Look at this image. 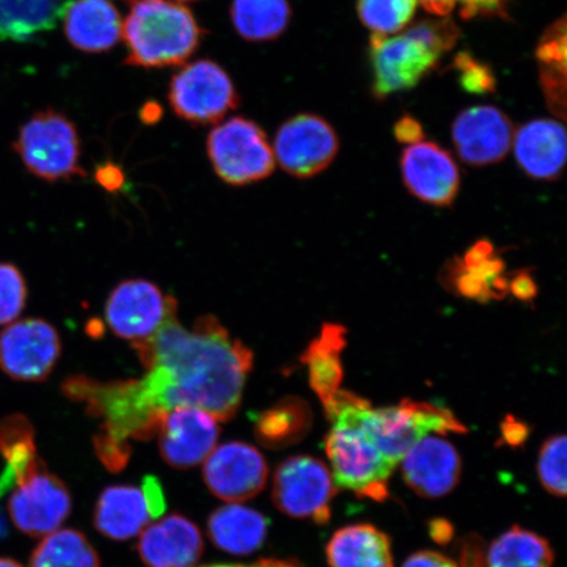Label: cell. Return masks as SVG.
Masks as SVG:
<instances>
[{
    "mask_svg": "<svg viewBox=\"0 0 567 567\" xmlns=\"http://www.w3.org/2000/svg\"><path fill=\"white\" fill-rule=\"evenodd\" d=\"M203 478L217 498L230 503L245 502L266 487L268 465L254 445L229 442L216 446L205 458Z\"/></svg>",
    "mask_w": 567,
    "mask_h": 567,
    "instance_id": "4fadbf2b",
    "label": "cell"
},
{
    "mask_svg": "<svg viewBox=\"0 0 567 567\" xmlns=\"http://www.w3.org/2000/svg\"><path fill=\"white\" fill-rule=\"evenodd\" d=\"M394 137L401 144L415 145L424 138L423 126L413 116H402L394 125Z\"/></svg>",
    "mask_w": 567,
    "mask_h": 567,
    "instance_id": "ab89813d",
    "label": "cell"
},
{
    "mask_svg": "<svg viewBox=\"0 0 567 567\" xmlns=\"http://www.w3.org/2000/svg\"><path fill=\"white\" fill-rule=\"evenodd\" d=\"M168 101L177 117L194 125H213L240 103L234 82L215 61L183 66L169 82Z\"/></svg>",
    "mask_w": 567,
    "mask_h": 567,
    "instance_id": "52a82bcc",
    "label": "cell"
},
{
    "mask_svg": "<svg viewBox=\"0 0 567 567\" xmlns=\"http://www.w3.org/2000/svg\"><path fill=\"white\" fill-rule=\"evenodd\" d=\"M429 529L432 540L441 545L450 544L453 538V534H455V532H453L452 524L445 519L431 520Z\"/></svg>",
    "mask_w": 567,
    "mask_h": 567,
    "instance_id": "bcb514c9",
    "label": "cell"
},
{
    "mask_svg": "<svg viewBox=\"0 0 567 567\" xmlns=\"http://www.w3.org/2000/svg\"><path fill=\"white\" fill-rule=\"evenodd\" d=\"M502 437L506 444L519 446L527 441L529 435L528 425L513 416H507L501 425Z\"/></svg>",
    "mask_w": 567,
    "mask_h": 567,
    "instance_id": "ee69618b",
    "label": "cell"
},
{
    "mask_svg": "<svg viewBox=\"0 0 567 567\" xmlns=\"http://www.w3.org/2000/svg\"><path fill=\"white\" fill-rule=\"evenodd\" d=\"M542 75H566V18L553 23L536 48Z\"/></svg>",
    "mask_w": 567,
    "mask_h": 567,
    "instance_id": "e575fe53",
    "label": "cell"
},
{
    "mask_svg": "<svg viewBox=\"0 0 567 567\" xmlns=\"http://www.w3.org/2000/svg\"><path fill=\"white\" fill-rule=\"evenodd\" d=\"M176 303L174 297L163 296L151 281L126 280L112 290L106 301V323L117 337L140 342L159 329Z\"/></svg>",
    "mask_w": 567,
    "mask_h": 567,
    "instance_id": "5bb4252c",
    "label": "cell"
},
{
    "mask_svg": "<svg viewBox=\"0 0 567 567\" xmlns=\"http://www.w3.org/2000/svg\"><path fill=\"white\" fill-rule=\"evenodd\" d=\"M204 34L187 7L169 0H134L123 24L125 63L145 69L182 66Z\"/></svg>",
    "mask_w": 567,
    "mask_h": 567,
    "instance_id": "7a4b0ae2",
    "label": "cell"
},
{
    "mask_svg": "<svg viewBox=\"0 0 567 567\" xmlns=\"http://www.w3.org/2000/svg\"><path fill=\"white\" fill-rule=\"evenodd\" d=\"M401 463L406 485L427 499L451 494L463 474L458 451L441 436H425L406 453Z\"/></svg>",
    "mask_w": 567,
    "mask_h": 567,
    "instance_id": "ac0fdd59",
    "label": "cell"
},
{
    "mask_svg": "<svg viewBox=\"0 0 567 567\" xmlns=\"http://www.w3.org/2000/svg\"><path fill=\"white\" fill-rule=\"evenodd\" d=\"M203 567H303V565L293 558H265L252 564H219Z\"/></svg>",
    "mask_w": 567,
    "mask_h": 567,
    "instance_id": "f6af8a7d",
    "label": "cell"
},
{
    "mask_svg": "<svg viewBox=\"0 0 567 567\" xmlns=\"http://www.w3.org/2000/svg\"><path fill=\"white\" fill-rule=\"evenodd\" d=\"M442 279L452 292L482 303L502 300L508 295L505 260L486 239L474 244L463 258L451 261Z\"/></svg>",
    "mask_w": 567,
    "mask_h": 567,
    "instance_id": "d6986e66",
    "label": "cell"
},
{
    "mask_svg": "<svg viewBox=\"0 0 567 567\" xmlns=\"http://www.w3.org/2000/svg\"><path fill=\"white\" fill-rule=\"evenodd\" d=\"M338 486L321 460L290 456L276 467L272 485L275 506L295 519H308L323 526L331 519V502Z\"/></svg>",
    "mask_w": 567,
    "mask_h": 567,
    "instance_id": "9c48e42d",
    "label": "cell"
},
{
    "mask_svg": "<svg viewBox=\"0 0 567 567\" xmlns=\"http://www.w3.org/2000/svg\"><path fill=\"white\" fill-rule=\"evenodd\" d=\"M514 133L512 120L492 105L460 112L452 125V141L458 157L474 167L505 159L513 146Z\"/></svg>",
    "mask_w": 567,
    "mask_h": 567,
    "instance_id": "9a60e30c",
    "label": "cell"
},
{
    "mask_svg": "<svg viewBox=\"0 0 567 567\" xmlns=\"http://www.w3.org/2000/svg\"><path fill=\"white\" fill-rule=\"evenodd\" d=\"M153 519L151 506L142 487L110 486L96 502L95 527L112 540L125 542L136 537Z\"/></svg>",
    "mask_w": 567,
    "mask_h": 567,
    "instance_id": "603a6c76",
    "label": "cell"
},
{
    "mask_svg": "<svg viewBox=\"0 0 567 567\" xmlns=\"http://www.w3.org/2000/svg\"><path fill=\"white\" fill-rule=\"evenodd\" d=\"M60 17L71 45L84 53L111 51L123 39V21L110 0H65Z\"/></svg>",
    "mask_w": 567,
    "mask_h": 567,
    "instance_id": "44dd1931",
    "label": "cell"
},
{
    "mask_svg": "<svg viewBox=\"0 0 567 567\" xmlns=\"http://www.w3.org/2000/svg\"><path fill=\"white\" fill-rule=\"evenodd\" d=\"M207 152L216 174L231 186L264 181L275 169V155L266 132L245 117H233L213 127Z\"/></svg>",
    "mask_w": 567,
    "mask_h": 567,
    "instance_id": "8992f818",
    "label": "cell"
},
{
    "mask_svg": "<svg viewBox=\"0 0 567 567\" xmlns=\"http://www.w3.org/2000/svg\"><path fill=\"white\" fill-rule=\"evenodd\" d=\"M30 567H101V558L80 530L59 528L42 538Z\"/></svg>",
    "mask_w": 567,
    "mask_h": 567,
    "instance_id": "4dcf8cb0",
    "label": "cell"
},
{
    "mask_svg": "<svg viewBox=\"0 0 567 567\" xmlns=\"http://www.w3.org/2000/svg\"><path fill=\"white\" fill-rule=\"evenodd\" d=\"M73 508L69 488L45 463L12 487L9 512L23 534L44 537L59 529Z\"/></svg>",
    "mask_w": 567,
    "mask_h": 567,
    "instance_id": "8fae6325",
    "label": "cell"
},
{
    "mask_svg": "<svg viewBox=\"0 0 567 567\" xmlns=\"http://www.w3.org/2000/svg\"><path fill=\"white\" fill-rule=\"evenodd\" d=\"M508 295L523 302H530L537 296V286L532 275L527 271L516 272L509 276Z\"/></svg>",
    "mask_w": 567,
    "mask_h": 567,
    "instance_id": "f35d334b",
    "label": "cell"
},
{
    "mask_svg": "<svg viewBox=\"0 0 567 567\" xmlns=\"http://www.w3.org/2000/svg\"><path fill=\"white\" fill-rule=\"evenodd\" d=\"M27 281L20 269L0 261V326L16 322L25 308Z\"/></svg>",
    "mask_w": 567,
    "mask_h": 567,
    "instance_id": "836d02e7",
    "label": "cell"
},
{
    "mask_svg": "<svg viewBox=\"0 0 567 567\" xmlns=\"http://www.w3.org/2000/svg\"><path fill=\"white\" fill-rule=\"evenodd\" d=\"M423 9L436 18H446L460 6V17L466 20L477 17H505L503 0H417Z\"/></svg>",
    "mask_w": 567,
    "mask_h": 567,
    "instance_id": "8d00e7d4",
    "label": "cell"
},
{
    "mask_svg": "<svg viewBox=\"0 0 567 567\" xmlns=\"http://www.w3.org/2000/svg\"><path fill=\"white\" fill-rule=\"evenodd\" d=\"M460 86L467 94L487 95L496 90L494 71L486 63L474 59L471 53L461 52L453 60Z\"/></svg>",
    "mask_w": 567,
    "mask_h": 567,
    "instance_id": "d590c367",
    "label": "cell"
},
{
    "mask_svg": "<svg viewBox=\"0 0 567 567\" xmlns=\"http://www.w3.org/2000/svg\"><path fill=\"white\" fill-rule=\"evenodd\" d=\"M442 54L413 28L401 34L371 35L372 94L378 101L414 89L437 66Z\"/></svg>",
    "mask_w": 567,
    "mask_h": 567,
    "instance_id": "ba28073f",
    "label": "cell"
},
{
    "mask_svg": "<svg viewBox=\"0 0 567 567\" xmlns=\"http://www.w3.org/2000/svg\"><path fill=\"white\" fill-rule=\"evenodd\" d=\"M0 567H23L16 559L0 558Z\"/></svg>",
    "mask_w": 567,
    "mask_h": 567,
    "instance_id": "c3c4849f",
    "label": "cell"
},
{
    "mask_svg": "<svg viewBox=\"0 0 567 567\" xmlns=\"http://www.w3.org/2000/svg\"><path fill=\"white\" fill-rule=\"evenodd\" d=\"M330 567H394L392 543L372 524L340 528L326 547Z\"/></svg>",
    "mask_w": 567,
    "mask_h": 567,
    "instance_id": "d4e9b609",
    "label": "cell"
},
{
    "mask_svg": "<svg viewBox=\"0 0 567 567\" xmlns=\"http://www.w3.org/2000/svg\"><path fill=\"white\" fill-rule=\"evenodd\" d=\"M61 350L59 332L45 319H17L0 331V371L21 382L45 381Z\"/></svg>",
    "mask_w": 567,
    "mask_h": 567,
    "instance_id": "30bf717a",
    "label": "cell"
},
{
    "mask_svg": "<svg viewBox=\"0 0 567 567\" xmlns=\"http://www.w3.org/2000/svg\"><path fill=\"white\" fill-rule=\"evenodd\" d=\"M338 151L339 137L334 127L311 113L288 118L275 137V159L284 172L300 179L324 172Z\"/></svg>",
    "mask_w": 567,
    "mask_h": 567,
    "instance_id": "7c38bea8",
    "label": "cell"
},
{
    "mask_svg": "<svg viewBox=\"0 0 567 567\" xmlns=\"http://www.w3.org/2000/svg\"><path fill=\"white\" fill-rule=\"evenodd\" d=\"M230 17L240 38L250 42L279 39L292 19L289 0H233Z\"/></svg>",
    "mask_w": 567,
    "mask_h": 567,
    "instance_id": "f1b7e54d",
    "label": "cell"
},
{
    "mask_svg": "<svg viewBox=\"0 0 567 567\" xmlns=\"http://www.w3.org/2000/svg\"><path fill=\"white\" fill-rule=\"evenodd\" d=\"M7 528H6V522L3 519L2 514H0V537H3L6 535Z\"/></svg>",
    "mask_w": 567,
    "mask_h": 567,
    "instance_id": "681fc988",
    "label": "cell"
},
{
    "mask_svg": "<svg viewBox=\"0 0 567 567\" xmlns=\"http://www.w3.org/2000/svg\"><path fill=\"white\" fill-rule=\"evenodd\" d=\"M458 567H487L485 543L477 535H470L458 545Z\"/></svg>",
    "mask_w": 567,
    "mask_h": 567,
    "instance_id": "74e56055",
    "label": "cell"
},
{
    "mask_svg": "<svg viewBox=\"0 0 567 567\" xmlns=\"http://www.w3.org/2000/svg\"><path fill=\"white\" fill-rule=\"evenodd\" d=\"M313 425V411L299 396H287L260 413L255 421V436L268 450L289 449L300 443Z\"/></svg>",
    "mask_w": 567,
    "mask_h": 567,
    "instance_id": "4316f807",
    "label": "cell"
},
{
    "mask_svg": "<svg viewBox=\"0 0 567 567\" xmlns=\"http://www.w3.org/2000/svg\"><path fill=\"white\" fill-rule=\"evenodd\" d=\"M403 183L410 194L435 207H450L460 190L461 176L452 155L434 142H417L403 151Z\"/></svg>",
    "mask_w": 567,
    "mask_h": 567,
    "instance_id": "e0dca14e",
    "label": "cell"
},
{
    "mask_svg": "<svg viewBox=\"0 0 567 567\" xmlns=\"http://www.w3.org/2000/svg\"><path fill=\"white\" fill-rule=\"evenodd\" d=\"M566 436L555 435L544 442L537 458V476L549 494L566 495Z\"/></svg>",
    "mask_w": 567,
    "mask_h": 567,
    "instance_id": "d6a6232c",
    "label": "cell"
},
{
    "mask_svg": "<svg viewBox=\"0 0 567 567\" xmlns=\"http://www.w3.org/2000/svg\"><path fill=\"white\" fill-rule=\"evenodd\" d=\"M343 399L354 421L394 465L432 432L445 435L467 431L450 409L434 403L406 399L396 406L373 409L370 401L349 390H343Z\"/></svg>",
    "mask_w": 567,
    "mask_h": 567,
    "instance_id": "277c9868",
    "label": "cell"
},
{
    "mask_svg": "<svg viewBox=\"0 0 567 567\" xmlns=\"http://www.w3.org/2000/svg\"><path fill=\"white\" fill-rule=\"evenodd\" d=\"M177 2H195V0H177Z\"/></svg>",
    "mask_w": 567,
    "mask_h": 567,
    "instance_id": "f907efd6",
    "label": "cell"
},
{
    "mask_svg": "<svg viewBox=\"0 0 567 567\" xmlns=\"http://www.w3.org/2000/svg\"><path fill=\"white\" fill-rule=\"evenodd\" d=\"M402 567H458V565L442 553L422 550L411 555Z\"/></svg>",
    "mask_w": 567,
    "mask_h": 567,
    "instance_id": "b9f144b4",
    "label": "cell"
},
{
    "mask_svg": "<svg viewBox=\"0 0 567 567\" xmlns=\"http://www.w3.org/2000/svg\"><path fill=\"white\" fill-rule=\"evenodd\" d=\"M517 165L535 181H556L566 163V131L561 123L537 118L514 133Z\"/></svg>",
    "mask_w": 567,
    "mask_h": 567,
    "instance_id": "7402d4cb",
    "label": "cell"
},
{
    "mask_svg": "<svg viewBox=\"0 0 567 567\" xmlns=\"http://www.w3.org/2000/svg\"><path fill=\"white\" fill-rule=\"evenodd\" d=\"M269 522L257 509L230 503L218 507L208 519V535L218 549L248 556L265 544Z\"/></svg>",
    "mask_w": 567,
    "mask_h": 567,
    "instance_id": "cb8c5ba5",
    "label": "cell"
},
{
    "mask_svg": "<svg viewBox=\"0 0 567 567\" xmlns=\"http://www.w3.org/2000/svg\"><path fill=\"white\" fill-rule=\"evenodd\" d=\"M553 563L548 540L519 526L496 538L486 553L487 567H553Z\"/></svg>",
    "mask_w": 567,
    "mask_h": 567,
    "instance_id": "f546056e",
    "label": "cell"
},
{
    "mask_svg": "<svg viewBox=\"0 0 567 567\" xmlns=\"http://www.w3.org/2000/svg\"><path fill=\"white\" fill-rule=\"evenodd\" d=\"M323 409L332 423L326 436L324 449L336 485L357 494L359 498L385 502L389 496V480L396 465L354 421L346 406L342 389Z\"/></svg>",
    "mask_w": 567,
    "mask_h": 567,
    "instance_id": "3957f363",
    "label": "cell"
},
{
    "mask_svg": "<svg viewBox=\"0 0 567 567\" xmlns=\"http://www.w3.org/2000/svg\"><path fill=\"white\" fill-rule=\"evenodd\" d=\"M417 0H358V16L374 34H396L409 25Z\"/></svg>",
    "mask_w": 567,
    "mask_h": 567,
    "instance_id": "1f68e13d",
    "label": "cell"
},
{
    "mask_svg": "<svg viewBox=\"0 0 567 567\" xmlns=\"http://www.w3.org/2000/svg\"><path fill=\"white\" fill-rule=\"evenodd\" d=\"M215 416L197 408H177L162 417L158 427L161 456L176 470L204 463L219 435Z\"/></svg>",
    "mask_w": 567,
    "mask_h": 567,
    "instance_id": "2e32d148",
    "label": "cell"
},
{
    "mask_svg": "<svg viewBox=\"0 0 567 567\" xmlns=\"http://www.w3.org/2000/svg\"><path fill=\"white\" fill-rule=\"evenodd\" d=\"M0 456L6 467L0 476V495L44 463L35 450L33 425L27 416L12 414L0 417Z\"/></svg>",
    "mask_w": 567,
    "mask_h": 567,
    "instance_id": "83f0119b",
    "label": "cell"
},
{
    "mask_svg": "<svg viewBox=\"0 0 567 567\" xmlns=\"http://www.w3.org/2000/svg\"><path fill=\"white\" fill-rule=\"evenodd\" d=\"M96 182L110 193H116L122 189L125 184V175L123 169L115 163L106 162L104 165L99 166L96 169Z\"/></svg>",
    "mask_w": 567,
    "mask_h": 567,
    "instance_id": "60d3db41",
    "label": "cell"
},
{
    "mask_svg": "<svg viewBox=\"0 0 567 567\" xmlns=\"http://www.w3.org/2000/svg\"><path fill=\"white\" fill-rule=\"evenodd\" d=\"M141 487L142 491L145 492L154 519H157V517H161L166 509L165 495H163L158 480L151 476L145 477Z\"/></svg>",
    "mask_w": 567,
    "mask_h": 567,
    "instance_id": "7bdbcfd3",
    "label": "cell"
},
{
    "mask_svg": "<svg viewBox=\"0 0 567 567\" xmlns=\"http://www.w3.org/2000/svg\"><path fill=\"white\" fill-rule=\"evenodd\" d=\"M346 336L342 324H324L321 334L311 340L301 357L302 363L309 367L310 386L323 406L339 392L343 381L340 353L347 344Z\"/></svg>",
    "mask_w": 567,
    "mask_h": 567,
    "instance_id": "484cf974",
    "label": "cell"
},
{
    "mask_svg": "<svg viewBox=\"0 0 567 567\" xmlns=\"http://www.w3.org/2000/svg\"><path fill=\"white\" fill-rule=\"evenodd\" d=\"M163 116V110L157 102H147L140 111V118L146 125L157 124Z\"/></svg>",
    "mask_w": 567,
    "mask_h": 567,
    "instance_id": "7dc6e473",
    "label": "cell"
},
{
    "mask_svg": "<svg viewBox=\"0 0 567 567\" xmlns=\"http://www.w3.org/2000/svg\"><path fill=\"white\" fill-rule=\"evenodd\" d=\"M146 373L140 380L99 382L92 395L103 427L122 442L157 435L162 417L177 408H197L228 422L243 402L254 354L213 316L187 330L177 303L152 337L132 343Z\"/></svg>",
    "mask_w": 567,
    "mask_h": 567,
    "instance_id": "6da1fadb",
    "label": "cell"
},
{
    "mask_svg": "<svg viewBox=\"0 0 567 567\" xmlns=\"http://www.w3.org/2000/svg\"><path fill=\"white\" fill-rule=\"evenodd\" d=\"M140 535L138 555L147 567H194L203 556L200 529L181 514L162 517Z\"/></svg>",
    "mask_w": 567,
    "mask_h": 567,
    "instance_id": "ffe728a7",
    "label": "cell"
},
{
    "mask_svg": "<svg viewBox=\"0 0 567 567\" xmlns=\"http://www.w3.org/2000/svg\"><path fill=\"white\" fill-rule=\"evenodd\" d=\"M13 151L39 179L55 183L86 176L80 165V134L70 118L54 110L34 113L20 127Z\"/></svg>",
    "mask_w": 567,
    "mask_h": 567,
    "instance_id": "5b68a950",
    "label": "cell"
}]
</instances>
